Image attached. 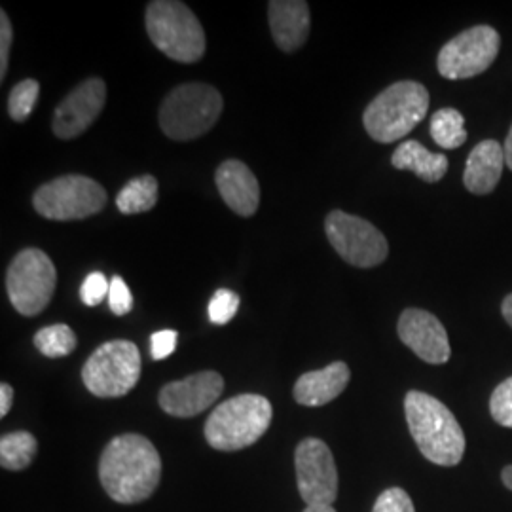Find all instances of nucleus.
I'll return each mask as SVG.
<instances>
[{
    "instance_id": "nucleus-1",
    "label": "nucleus",
    "mask_w": 512,
    "mask_h": 512,
    "mask_svg": "<svg viewBox=\"0 0 512 512\" xmlns=\"http://www.w3.org/2000/svg\"><path fill=\"white\" fill-rule=\"evenodd\" d=\"M162 478V458L143 435L110 440L99 459V480L112 501L135 505L150 499Z\"/></svg>"
},
{
    "instance_id": "nucleus-2",
    "label": "nucleus",
    "mask_w": 512,
    "mask_h": 512,
    "mask_svg": "<svg viewBox=\"0 0 512 512\" xmlns=\"http://www.w3.org/2000/svg\"><path fill=\"white\" fill-rule=\"evenodd\" d=\"M410 435L423 458L440 467H456L465 454V433L456 416L439 399L410 391L404 399Z\"/></svg>"
},
{
    "instance_id": "nucleus-3",
    "label": "nucleus",
    "mask_w": 512,
    "mask_h": 512,
    "mask_svg": "<svg viewBox=\"0 0 512 512\" xmlns=\"http://www.w3.org/2000/svg\"><path fill=\"white\" fill-rule=\"evenodd\" d=\"M274 416L272 403L255 393H243L219 404L205 423V439L219 452H238L260 439Z\"/></svg>"
},
{
    "instance_id": "nucleus-4",
    "label": "nucleus",
    "mask_w": 512,
    "mask_h": 512,
    "mask_svg": "<svg viewBox=\"0 0 512 512\" xmlns=\"http://www.w3.org/2000/svg\"><path fill=\"white\" fill-rule=\"evenodd\" d=\"M429 110V92L412 80H403L380 93L363 114L366 133L378 143H397L420 124Z\"/></svg>"
},
{
    "instance_id": "nucleus-5",
    "label": "nucleus",
    "mask_w": 512,
    "mask_h": 512,
    "mask_svg": "<svg viewBox=\"0 0 512 512\" xmlns=\"http://www.w3.org/2000/svg\"><path fill=\"white\" fill-rule=\"evenodd\" d=\"M224 109L219 90L209 84H183L167 93L158 122L173 141H192L217 124Z\"/></svg>"
},
{
    "instance_id": "nucleus-6",
    "label": "nucleus",
    "mask_w": 512,
    "mask_h": 512,
    "mask_svg": "<svg viewBox=\"0 0 512 512\" xmlns=\"http://www.w3.org/2000/svg\"><path fill=\"white\" fill-rule=\"evenodd\" d=\"M148 37L173 61L196 63L205 54V33L196 14L179 0H154L147 8Z\"/></svg>"
},
{
    "instance_id": "nucleus-7",
    "label": "nucleus",
    "mask_w": 512,
    "mask_h": 512,
    "mask_svg": "<svg viewBox=\"0 0 512 512\" xmlns=\"http://www.w3.org/2000/svg\"><path fill=\"white\" fill-rule=\"evenodd\" d=\"M141 378V351L129 340H112L93 351L82 368V382L99 399L128 395Z\"/></svg>"
},
{
    "instance_id": "nucleus-8",
    "label": "nucleus",
    "mask_w": 512,
    "mask_h": 512,
    "mask_svg": "<svg viewBox=\"0 0 512 512\" xmlns=\"http://www.w3.org/2000/svg\"><path fill=\"white\" fill-rule=\"evenodd\" d=\"M57 272L52 258L40 249H23L6 274V291L12 306L25 317L46 310L55 293Z\"/></svg>"
},
{
    "instance_id": "nucleus-9",
    "label": "nucleus",
    "mask_w": 512,
    "mask_h": 512,
    "mask_svg": "<svg viewBox=\"0 0 512 512\" xmlns=\"http://www.w3.org/2000/svg\"><path fill=\"white\" fill-rule=\"evenodd\" d=\"M107 205V190L84 175H65L42 184L33 196L38 215L50 220L88 219Z\"/></svg>"
},
{
    "instance_id": "nucleus-10",
    "label": "nucleus",
    "mask_w": 512,
    "mask_h": 512,
    "mask_svg": "<svg viewBox=\"0 0 512 512\" xmlns=\"http://www.w3.org/2000/svg\"><path fill=\"white\" fill-rule=\"evenodd\" d=\"M325 232L334 251L351 266L374 268L389 255V243L384 234L361 217L332 211L325 220Z\"/></svg>"
},
{
    "instance_id": "nucleus-11",
    "label": "nucleus",
    "mask_w": 512,
    "mask_h": 512,
    "mask_svg": "<svg viewBox=\"0 0 512 512\" xmlns=\"http://www.w3.org/2000/svg\"><path fill=\"white\" fill-rule=\"evenodd\" d=\"M501 38L494 27L476 25L452 38L440 50L437 67L448 80H465L486 73L499 54Z\"/></svg>"
},
{
    "instance_id": "nucleus-12",
    "label": "nucleus",
    "mask_w": 512,
    "mask_h": 512,
    "mask_svg": "<svg viewBox=\"0 0 512 512\" xmlns=\"http://www.w3.org/2000/svg\"><path fill=\"white\" fill-rule=\"evenodd\" d=\"M298 492L304 503L332 505L338 497V469L327 442L304 439L294 450Z\"/></svg>"
},
{
    "instance_id": "nucleus-13",
    "label": "nucleus",
    "mask_w": 512,
    "mask_h": 512,
    "mask_svg": "<svg viewBox=\"0 0 512 512\" xmlns=\"http://www.w3.org/2000/svg\"><path fill=\"white\" fill-rule=\"evenodd\" d=\"M222 391L224 380L219 372L205 370L164 385L160 391V406L169 416L194 418L217 403Z\"/></svg>"
},
{
    "instance_id": "nucleus-14",
    "label": "nucleus",
    "mask_w": 512,
    "mask_h": 512,
    "mask_svg": "<svg viewBox=\"0 0 512 512\" xmlns=\"http://www.w3.org/2000/svg\"><path fill=\"white\" fill-rule=\"evenodd\" d=\"M107 101V86L101 78H88L69 93L54 112V133L59 139H74L92 126Z\"/></svg>"
},
{
    "instance_id": "nucleus-15",
    "label": "nucleus",
    "mask_w": 512,
    "mask_h": 512,
    "mask_svg": "<svg viewBox=\"0 0 512 512\" xmlns=\"http://www.w3.org/2000/svg\"><path fill=\"white\" fill-rule=\"evenodd\" d=\"M399 338L421 361L429 365H444L450 361L452 348L446 329L429 311L410 308L399 317Z\"/></svg>"
},
{
    "instance_id": "nucleus-16",
    "label": "nucleus",
    "mask_w": 512,
    "mask_h": 512,
    "mask_svg": "<svg viewBox=\"0 0 512 512\" xmlns=\"http://www.w3.org/2000/svg\"><path fill=\"white\" fill-rule=\"evenodd\" d=\"M215 183L222 200L239 217H253L260 205V184L255 173L239 160H226L219 165Z\"/></svg>"
},
{
    "instance_id": "nucleus-17",
    "label": "nucleus",
    "mask_w": 512,
    "mask_h": 512,
    "mask_svg": "<svg viewBox=\"0 0 512 512\" xmlns=\"http://www.w3.org/2000/svg\"><path fill=\"white\" fill-rule=\"evenodd\" d=\"M270 29L279 50L291 54L310 35V6L304 0H272L268 4Z\"/></svg>"
},
{
    "instance_id": "nucleus-18",
    "label": "nucleus",
    "mask_w": 512,
    "mask_h": 512,
    "mask_svg": "<svg viewBox=\"0 0 512 512\" xmlns=\"http://www.w3.org/2000/svg\"><path fill=\"white\" fill-rule=\"evenodd\" d=\"M351 372L342 361L325 366L321 370H311L298 378L294 384V399L302 406H323L334 401L348 387Z\"/></svg>"
},
{
    "instance_id": "nucleus-19",
    "label": "nucleus",
    "mask_w": 512,
    "mask_h": 512,
    "mask_svg": "<svg viewBox=\"0 0 512 512\" xmlns=\"http://www.w3.org/2000/svg\"><path fill=\"white\" fill-rule=\"evenodd\" d=\"M503 165H505L503 145H499L492 139L478 143L467 158L465 173H463L465 188L476 196H486L494 192L495 186L501 181Z\"/></svg>"
},
{
    "instance_id": "nucleus-20",
    "label": "nucleus",
    "mask_w": 512,
    "mask_h": 512,
    "mask_svg": "<svg viewBox=\"0 0 512 512\" xmlns=\"http://www.w3.org/2000/svg\"><path fill=\"white\" fill-rule=\"evenodd\" d=\"M391 164L401 171H412L425 183H439L448 171V158L433 154L418 141H406L391 156Z\"/></svg>"
},
{
    "instance_id": "nucleus-21",
    "label": "nucleus",
    "mask_w": 512,
    "mask_h": 512,
    "mask_svg": "<svg viewBox=\"0 0 512 512\" xmlns=\"http://www.w3.org/2000/svg\"><path fill=\"white\" fill-rule=\"evenodd\" d=\"M158 202V181L152 175H143L129 181L116 196V207L124 215L147 213Z\"/></svg>"
},
{
    "instance_id": "nucleus-22",
    "label": "nucleus",
    "mask_w": 512,
    "mask_h": 512,
    "mask_svg": "<svg viewBox=\"0 0 512 512\" xmlns=\"http://www.w3.org/2000/svg\"><path fill=\"white\" fill-rule=\"evenodd\" d=\"M38 442L29 431H14L0 439V465L6 471H23L37 456Z\"/></svg>"
},
{
    "instance_id": "nucleus-23",
    "label": "nucleus",
    "mask_w": 512,
    "mask_h": 512,
    "mask_svg": "<svg viewBox=\"0 0 512 512\" xmlns=\"http://www.w3.org/2000/svg\"><path fill=\"white\" fill-rule=\"evenodd\" d=\"M431 137L442 148H459L467 141L463 114L456 109H440L431 118Z\"/></svg>"
},
{
    "instance_id": "nucleus-24",
    "label": "nucleus",
    "mask_w": 512,
    "mask_h": 512,
    "mask_svg": "<svg viewBox=\"0 0 512 512\" xmlns=\"http://www.w3.org/2000/svg\"><path fill=\"white\" fill-rule=\"evenodd\" d=\"M76 334L69 325H52L44 327L35 334V346L44 357L59 359L67 357L76 349Z\"/></svg>"
},
{
    "instance_id": "nucleus-25",
    "label": "nucleus",
    "mask_w": 512,
    "mask_h": 512,
    "mask_svg": "<svg viewBox=\"0 0 512 512\" xmlns=\"http://www.w3.org/2000/svg\"><path fill=\"white\" fill-rule=\"evenodd\" d=\"M38 95H40V84L37 80L27 78L19 82L18 86L10 92V99H8V112L12 120L25 122L37 105Z\"/></svg>"
},
{
    "instance_id": "nucleus-26",
    "label": "nucleus",
    "mask_w": 512,
    "mask_h": 512,
    "mask_svg": "<svg viewBox=\"0 0 512 512\" xmlns=\"http://www.w3.org/2000/svg\"><path fill=\"white\" fill-rule=\"evenodd\" d=\"M239 308V296L230 289H219L209 302V321L213 325L230 323Z\"/></svg>"
},
{
    "instance_id": "nucleus-27",
    "label": "nucleus",
    "mask_w": 512,
    "mask_h": 512,
    "mask_svg": "<svg viewBox=\"0 0 512 512\" xmlns=\"http://www.w3.org/2000/svg\"><path fill=\"white\" fill-rule=\"evenodd\" d=\"M490 412L495 423L512 427V378L495 387L490 399Z\"/></svg>"
},
{
    "instance_id": "nucleus-28",
    "label": "nucleus",
    "mask_w": 512,
    "mask_h": 512,
    "mask_svg": "<svg viewBox=\"0 0 512 512\" xmlns=\"http://www.w3.org/2000/svg\"><path fill=\"white\" fill-rule=\"evenodd\" d=\"M109 293L110 281L101 272H92L84 279V283L80 287V298L90 308L99 306L105 298H109Z\"/></svg>"
},
{
    "instance_id": "nucleus-29",
    "label": "nucleus",
    "mask_w": 512,
    "mask_h": 512,
    "mask_svg": "<svg viewBox=\"0 0 512 512\" xmlns=\"http://www.w3.org/2000/svg\"><path fill=\"white\" fill-rule=\"evenodd\" d=\"M372 512H416V509L403 488H389L376 499Z\"/></svg>"
},
{
    "instance_id": "nucleus-30",
    "label": "nucleus",
    "mask_w": 512,
    "mask_h": 512,
    "mask_svg": "<svg viewBox=\"0 0 512 512\" xmlns=\"http://www.w3.org/2000/svg\"><path fill=\"white\" fill-rule=\"evenodd\" d=\"M109 306L114 315H126L133 308V296L120 275L110 279Z\"/></svg>"
},
{
    "instance_id": "nucleus-31",
    "label": "nucleus",
    "mask_w": 512,
    "mask_h": 512,
    "mask_svg": "<svg viewBox=\"0 0 512 512\" xmlns=\"http://www.w3.org/2000/svg\"><path fill=\"white\" fill-rule=\"evenodd\" d=\"M177 330H158L150 336V353L154 361H164L177 349Z\"/></svg>"
},
{
    "instance_id": "nucleus-32",
    "label": "nucleus",
    "mask_w": 512,
    "mask_h": 512,
    "mask_svg": "<svg viewBox=\"0 0 512 512\" xmlns=\"http://www.w3.org/2000/svg\"><path fill=\"white\" fill-rule=\"evenodd\" d=\"M12 23L8 19V14L2 10L0 12V78L4 80L8 73V61H10V46H12Z\"/></svg>"
},
{
    "instance_id": "nucleus-33",
    "label": "nucleus",
    "mask_w": 512,
    "mask_h": 512,
    "mask_svg": "<svg viewBox=\"0 0 512 512\" xmlns=\"http://www.w3.org/2000/svg\"><path fill=\"white\" fill-rule=\"evenodd\" d=\"M12 401H14V389L12 385H0V416H8L10 408H12Z\"/></svg>"
},
{
    "instance_id": "nucleus-34",
    "label": "nucleus",
    "mask_w": 512,
    "mask_h": 512,
    "mask_svg": "<svg viewBox=\"0 0 512 512\" xmlns=\"http://www.w3.org/2000/svg\"><path fill=\"white\" fill-rule=\"evenodd\" d=\"M503 152H505V165L512 171V126L509 135H507V141L503 145Z\"/></svg>"
},
{
    "instance_id": "nucleus-35",
    "label": "nucleus",
    "mask_w": 512,
    "mask_h": 512,
    "mask_svg": "<svg viewBox=\"0 0 512 512\" xmlns=\"http://www.w3.org/2000/svg\"><path fill=\"white\" fill-rule=\"evenodd\" d=\"M501 311H503L505 321L512 327V294L505 296V300H503V304H501Z\"/></svg>"
},
{
    "instance_id": "nucleus-36",
    "label": "nucleus",
    "mask_w": 512,
    "mask_h": 512,
    "mask_svg": "<svg viewBox=\"0 0 512 512\" xmlns=\"http://www.w3.org/2000/svg\"><path fill=\"white\" fill-rule=\"evenodd\" d=\"M501 478H503V484H505V486H507V488L512 492V465H507V467L503 469Z\"/></svg>"
},
{
    "instance_id": "nucleus-37",
    "label": "nucleus",
    "mask_w": 512,
    "mask_h": 512,
    "mask_svg": "<svg viewBox=\"0 0 512 512\" xmlns=\"http://www.w3.org/2000/svg\"><path fill=\"white\" fill-rule=\"evenodd\" d=\"M304 512H336L332 509V505H311V507H306V511Z\"/></svg>"
}]
</instances>
